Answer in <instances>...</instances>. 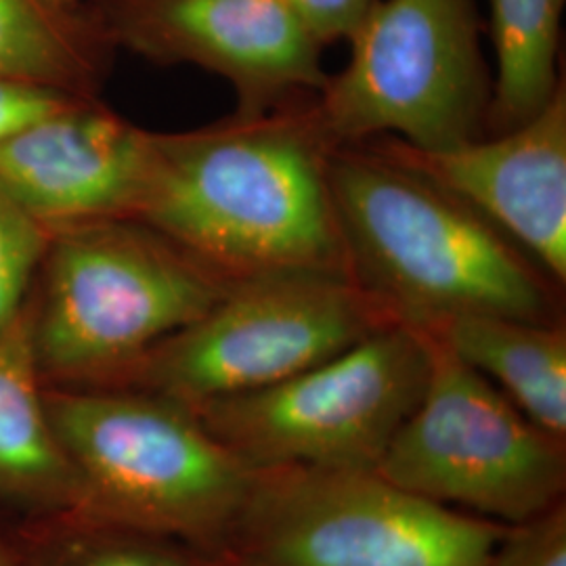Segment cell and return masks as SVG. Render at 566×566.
I'll return each mask as SVG.
<instances>
[{"mask_svg": "<svg viewBox=\"0 0 566 566\" xmlns=\"http://www.w3.org/2000/svg\"><path fill=\"white\" fill-rule=\"evenodd\" d=\"M313 99L182 133H151L133 219L229 282L280 271L346 273Z\"/></svg>", "mask_w": 566, "mask_h": 566, "instance_id": "1", "label": "cell"}, {"mask_svg": "<svg viewBox=\"0 0 566 566\" xmlns=\"http://www.w3.org/2000/svg\"><path fill=\"white\" fill-rule=\"evenodd\" d=\"M430 361L426 332L386 325L277 385L191 409L250 468L376 470L420 403Z\"/></svg>", "mask_w": 566, "mask_h": 566, "instance_id": "8", "label": "cell"}, {"mask_svg": "<svg viewBox=\"0 0 566 566\" xmlns=\"http://www.w3.org/2000/svg\"><path fill=\"white\" fill-rule=\"evenodd\" d=\"M566 0H491V41L497 60L486 114L491 135L535 116L558 84Z\"/></svg>", "mask_w": 566, "mask_h": 566, "instance_id": "16", "label": "cell"}, {"mask_svg": "<svg viewBox=\"0 0 566 566\" xmlns=\"http://www.w3.org/2000/svg\"><path fill=\"white\" fill-rule=\"evenodd\" d=\"M147 147L149 130L76 97L0 143V187L51 229L133 219Z\"/></svg>", "mask_w": 566, "mask_h": 566, "instance_id": "12", "label": "cell"}, {"mask_svg": "<svg viewBox=\"0 0 566 566\" xmlns=\"http://www.w3.org/2000/svg\"><path fill=\"white\" fill-rule=\"evenodd\" d=\"M346 273L395 324L491 315L565 324L558 283L481 212L369 143L327 164Z\"/></svg>", "mask_w": 566, "mask_h": 566, "instance_id": "2", "label": "cell"}, {"mask_svg": "<svg viewBox=\"0 0 566 566\" xmlns=\"http://www.w3.org/2000/svg\"><path fill=\"white\" fill-rule=\"evenodd\" d=\"M426 334L497 386L533 424L566 441L565 324L474 315Z\"/></svg>", "mask_w": 566, "mask_h": 566, "instance_id": "14", "label": "cell"}, {"mask_svg": "<svg viewBox=\"0 0 566 566\" xmlns=\"http://www.w3.org/2000/svg\"><path fill=\"white\" fill-rule=\"evenodd\" d=\"M481 28L479 0H376L313 99L329 142L441 151L481 139L493 93Z\"/></svg>", "mask_w": 566, "mask_h": 566, "instance_id": "6", "label": "cell"}, {"mask_svg": "<svg viewBox=\"0 0 566 566\" xmlns=\"http://www.w3.org/2000/svg\"><path fill=\"white\" fill-rule=\"evenodd\" d=\"M233 282L139 219L51 233L28 298L44 386L105 388L196 322Z\"/></svg>", "mask_w": 566, "mask_h": 566, "instance_id": "4", "label": "cell"}, {"mask_svg": "<svg viewBox=\"0 0 566 566\" xmlns=\"http://www.w3.org/2000/svg\"><path fill=\"white\" fill-rule=\"evenodd\" d=\"M212 566H259L254 565V563H248V560H242V558H233V556H221V558H214V563Z\"/></svg>", "mask_w": 566, "mask_h": 566, "instance_id": "23", "label": "cell"}, {"mask_svg": "<svg viewBox=\"0 0 566 566\" xmlns=\"http://www.w3.org/2000/svg\"><path fill=\"white\" fill-rule=\"evenodd\" d=\"M506 528L376 470L254 468L224 556L259 566H489Z\"/></svg>", "mask_w": 566, "mask_h": 566, "instance_id": "5", "label": "cell"}, {"mask_svg": "<svg viewBox=\"0 0 566 566\" xmlns=\"http://www.w3.org/2000/svg\"><path fill=\"white\" fill-rule=\"evenodd\" d=\"M344 273L280 271L233 282L202 317L151 346L118 382L193 405L277 385L392 325Z\"/></svg>", "mask_w": 566, "mask_h": 566, "instance_id": "7", "label": "cell"}, {"mask_svg": "<svg viewBox=\"0 0 566 566\" xmlns=\"http://www.w3.org/2000/svg\"><path fill=\"white\" fill-rule=\"evenodd\" d=\"M0 502L25 516L78 504L76 474L46 413L28 303L0 336Z\"/></svg>", "mask_w": 566, "mask_h": 566, "instance_id": "13", "label": "cell"}, {"mask_svg": "<svg viewBox=\"0 0 566 566\" xmlns=\"http://www.w3.org/2000/svg\"><path fill=\"white\" fill-rule=\"evenodd\" d=\"M114 53L84 0H0V78L99 97Z\"/></svg>", "mask_w": 566, "mask_h": 566, "instance_id": "15", "label": "cell"}, {"mask_svg": "<svg viewBox=\"0 0 566 566\" xmlns=\"http://www.w3.org/2000/svg\"><path fill=\"white\" fill-rule=\"evenodd\" d=\"M0 566H21L15 547L7 533H0Z\"/></svg>", "mask_w": 566, "mask_h": 566, "instance_id": "22", "label": "cell"}, {"mask_svg": "<svg viewBox=\"0 0 566 566\" xmlns=\"http://www.w3.org/2000/svg\"><path fill=\"white\" fill-rule=\"evenodd\" d=\"M21 566H212L175 539L114 525L76 510L23 516L7 533Z\"/></svg>", "mask_w": 566, "mask_h": 566, "instance_id": "17", "label": "cell"}, {"mask_svg": "<svg viewBox=\"0 0 566 566\" xmlns=\"http://www.w3.org/2000/svg\"><path fill=\"white\" fill-rule=\"evenodd\" d=\"M489 566H566V500L525 523L507 525Z\"/></svg>", "mask_w": 566, "mask_h": 566, "instance_id": "19", "label": "cell"}, {"mask_svg": "<svg viewBox=\"0 0 566 566\" xmlns=\"http://www.w3.org/2000/svg\"><path fill=\"white\" fill-rule=\"evenodd\" d=\"M60 2H81V0H60Z\"/></svg>", "mask_w": 566, "mask_h": 566, "instance_id": "24", "label": "cell"}, {"mask_svg": "<svg viewBox=\"0 0 566 566\" xmlns=\"http://www.w3.org/2000/svg\"><path fill=\"white\" fill-rule=\"evenodd\" d=\"M319 46L350 41L376 0H280Z\"/></svg>", "mask_w": 566, "mask_h": 566, "instance_id": "20", "label": "cell"}, {"mask_svg": "<svg viewBox=\"0 0 566 566\" xmlns=\"http://www.w3.org/2000/svg\"><path fill=\"white\" fill-rule=\"evenodd\" d=\"M369 143L481 212L544 269L566 282V86L528 120L491 139L422 151L395 137Z\"/></svg>", "mask_w": 566, "mask_h": 566, "instance_id": "11", "label": "cell"}, {"mask_svg": "<svg viewBox=\"0 0 566 566\" xmlns=\"http://www.w3.org/2000/svg\"><path fill=\"white\" fill-rule=\"evenodd\" d=\"M76 97L84 95H72L32 82L0 78V143L7 142L25 126L57 112Z\"/></svg>", "mask_w": 566, "mask_h": 566, "instance_id": "21", "label": "cell"}, {"mask_svg": "<svg viewBox=\"0 0 566 566\" xmlns=\"http://www.w3.org/2000/svg\"><path fill=\"white\" fill-rule=\"evenodd\" d=\"M430 338L424 395L376 472L441 506L518 525L565 502L566 441Z\"/></svg>", "mask_w": 566, "mask_h": 566, "instance_id": "9", "label": "cell"}, {"mask_svg": "<svg viewBox=\"0 0 566 566\" xmlns=\"http://www.w3.org/2000/svg\"><path fill=\"white\" fill-rule=\"evenodd\" d=\"M114 51L198 65L229 82L240 116L319 93L322 51L280 0H84Z\"/></svg>", "mask_w": 566, "mask_h": 566, "instance_id": "10", "label": "cell"}, {"mask_svg": "<svg viewBox=\"0 0 566 566\" xmlns=\"http://www.w3.org/2000/svg\"><path fill=\"white\" fill-rule=\"evenodd\" d=\"M53 229L0 187V336L20 317Z\"/></svg>", "mask_w": 566, "mask_h": 566, "instance_id": "18", "label": "cell"}, {"mask_svg": "<svg viewBox=\"0 0 566 566\" xmlns=\"http://www.w3.org/2000/svg\"><path fill=\"white\" fill-rule=\"evenodd\" d=\"M76 512L221 558L252 483L189 405L135 388L44 386Z\"/></svg>", "mask_w": 566, "mask_h": 566, "instance_id": "3", "label": "cell"}]
</instances>
